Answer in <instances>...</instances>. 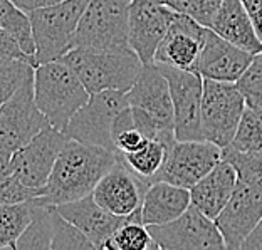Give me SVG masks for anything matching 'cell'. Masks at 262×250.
Listing matches in <instances>:
<instances>
[{
    "mask_svg": "<svg viewBox=\"0 0 262 250\" xmlns=\"http://www.w3.org/2000/svg\"><path fill=\"white\" fill-rule=\"evenodd\" d=\"M0 29L9 32L29 56L35 59V39L29 12L12 0H0Z\"/></svg>",
    "mask_w": 262,
    "mask_h": 250,
    "instance_id": "cell-25",
    "label": "cell"
},
{
    "mask_svg": "<svg viewBox=\"0 0 262 250\" xmlns=\"http://www.w3.org/2000/svg\"><path fill=\"white\" fill-rule=\"evenodd\" d=\"M207 29L190 15L178 12L162 44L158 46L155 64L193 71L205 42Z\"/></svg>",
    "mask_w": 262,
    "mask_h": 250,
    "instance_id": "cell-18",
    "label": "cell"
},
{
    "mask_svg": "<svg viewBox=\"0 0 262 250\" xmlns=\"http://www.w3.org/2000/svg\"><path fill=\"white\" fill-rule=\"evenodd\" d=\"M66 64L76 71L91 94L103 91L128 93L143 73L145 64L131 49H71Z\"/></svg>",
    "mask_w": 262,
    "mask_h": 250,
    "instance_id": "cell-2",
    "label": "cell"
},
{
    "mask_svg": "<svg viewBox=\"0 0 262 250\" xmlns=\"http://www.w3.org/2000/svg\"><path fill=\"white\" fill-rule=\"evenodd\" d=\"M237 86L249 108L262 111V52L255 54L251 65L237 81Z\"/></svg>",
    "mask_w": 262,
    "mask_h": 250,
    "instance_id": "cell-33",
    "label": "cell"
},
{
    "mask_svg": "<svg viewBox=\"0 0 262 250\" xmlns=\"http://www.w3.org/2000/svg\"><path fill=\"white\" fill-rule=\"evenodd\" d=\"M35 73V67L24 59H0V103H5L15 94L29 77Z\"/></svg>",
    "mask_w": 262,
    "mask_h": 250,
    "instance_id": "cell-31",
    "label": "cell"
},
{
    "mask_svg": "<svg viewBox=\"0 0 262 250\" xmlns=\"http://www.w3.org/2000/svg\"><path fill=\"white\" fill-rule=\"evenodd\" d=\"M133 0H89L71 49L129 47V10Z\"/></svg>",
    "mask_w": 262,
    "mask_h": 250,
    "instance_id": "cell-6",
    "label": "cell"
},
{
    "mask_svg": "<svg viewBox=\"0 0 262 250\" xmlns=\"http://www.w3.org/2000/svg\"><path fill=\"white\" fill-rule=\"evenodd\" d=\"M157 2H162V4H165V5H168V7H171L173 10L180 12L182 5L185 4L187 0H157Z\"/></svg>",
    "mask_w": 262,
    "mask_h": 250,
    "instance_id": "cell-39",
    "label": "cell"
},
{
    "mask_svg": "<svg viewBox=\"0 0 262 250\" xmlns=\"http://www.w3.org/2000/svg\"><path fill=\"white\" fill-rule=\"evenodd\" d=\"M178 12L157 0H133L129 10V47L145 65L155 64V54Z\"/></svg>",
    "mask_w": 262,
    "mask_h": 250,
    "instance_id": "cell-15",
    "label": "cell"
},
{
    "mask_svg": "<svg viewBox=\"0 0 262 250\" xmlns=\"http://www.w3.org/2000/svg\"><path fill=\"white\" fill-rule=\"evenodd\" d=\"M192 205L190 188L157 180L148 187L141 205V220L145 225H163L183 215Z\"/></svg>",
    "mask_w": 262,
    "mask_h": 250,
    "instance_id": "cell-21",
    "label": "cell"
},
{
    "mask_svg": "<svg viewBox=\"0 0 262 250\" xmlns=\"http://www.w3.org/2000/svg\"><path fill=\"white\" fill-rule=\"evenodd\" d=\"M34 74L0 108V171L7 168L12 154L51 126L35 103Z\"/></svg>",
    "mask_w": 262,
    "mask_h": 250,
    "instance_id": "cell-5",
    "label": "cell"
},
{
    "mask_svg": "<svg viewBox=\"0 0 262 250\" xmlns=\"http://www.w3.org/2000/svg\"><path fill=\"white\" fill-rule=\"evenodd\" d=\"M155 242L163 250H205L227 248L215 220L190 205L178 218L163 225H150Z\"/></svg>",
    "mask_w": 262,
    "mask_h": 250,
    "instance_id": "cell-12",
    "label": "cell"
},
{
    "mask_svg": "<svg viewBox=\"0 0 262 250\" xmlns=\"http://www.w3.org/2000/svg\"><path fill=\"white\" fill-rule=\"evenodd\" d=\"M118 156V151L69 138L54 165L44 195L37 201L57 207L93 195L101 178L113 168Z\"/></svg>",
    "mask_w": 262,
    "mask_h": 250,
    "instance_id": "cell-1",
    "label": "cell"
},
{
    "mask_svg": "<svg viewBox=\"0 0 262 250\" xmlns=\"http://www.w3.org/2000/svg\"><path fill=\"white\" fill-rule=\"evenodd\" d=\"M56 208L64 218H68L71 223H74L77 229L84 232L98 250H104L106 243L128 220V217L115 215L103 208L94 200L93 195H88L81 200L61 203Z\"/></svg>",
    "mask_w": 262,
    "mask_h": 250,
    "instance_id": "cell-19",
    "label": "cell"
},
{
    "mask_svg": "<svg viewBox=\"0 0 262 250\" xmlns=\"http://www.w3.org/2000/svg\"><path fill=\"white\" fill-rule=\"evenodd\" d=\"M68 140L64 131L54 126L46 128L31 143L12 154L7 168L0 171V178L14 175L29 187L44 188Z\"/></svg>",
    "mask_w": 262,
    "mask_h": 250,
    "instance_id": "cell-10",
    "label": "cell"
},
{
    "mask_svg": "<svg viewBox=\"0 0 262 250\" xmlns=\"http://www.w3.org/2000/svg\"><path fill=\"white\" fill-rule=\"evenodd\" d=\"M124 91H103L91 94L88 103L74 115L64 129L68 138L116 151L113 129L121 111L128 108Z\"/></svg>",
    "mask_w": 262,
    "mask_h": 250,
    "instance_id": "cell-9",
    "label": "cell"
},
{
    "mask_svg": "<svg viewBox=\"0 0 262 250\" xmlns=\"http://www.w3.org/2000/svg\"><path fill=\"white\" fill-rule=\"evenodd\" d=\"M242 4L247 9L255 27V32H257L259 39L262 40V0H242Z\"/></svg>",
    "mask_w": 262,
    "mask_h": 250,
    "instance_id": "cell-36",
    "label": "cell"
},
{
    "mask_svg": "<svg viewBox=\"0 0 262 250\" xmlns=\"http://www.w3.org/2000/svg\"><path fill=\"white\" fill-rule=\"evenodd\" d=\"M168 151L170 148L165 143L157 140H148L145 143V146H141L138 151L123 154V158L136 173L146 178V180L153 181V178L163 168L166 156H168Z\"/></svg>",
    "mask_w": 262,
    "mask_h": 250,
    "instance_id": "cell-27",
    "label": "cell"
},
{
    "mask_svg": "<svg viewBox=\"0 0 262 250\" xmlns=\"http://www.w3.org/2000/svg\"><path fill=\"white\" fill-rule=\"evenodd\" d=\"M54 205L39 203L34 200V217L31 225L20 235L17 242V250H52L54 225H52Z\"/></svg>",
    "mask_w": 262,
    "mask_h": 250,
    "instance_id": "cell-24",
    "label": "cell"
},
{
    "mask_svg": "<svg viewBox=\"0 0 262 250\" xmlns=\"http://www.w3.org/2000/svg\"><path fill=\"white\" fill-rule=\"evenodd\" d=\"M224 160V148L208 140L175 141L163 168L153 181L165 180L173 185L192 188Z\"/></svg>",
    "mask_w": 262,
    "mask_h": 250,
    "instance_id": "cell-11",
    "label": "cell"
},
{
    "mask_svg": "<svg viewBox=\"0 0 262 250\" xmlns=\"http://www.w3.org/2000/svg\"><path fill=\"white\" fill-rule=\"evenodd\" d=\"M44 188H32L22 183L14 175L0 178V201L2 203H22L40 198L44 195Z\"/></svg>",
    "mask_w": 262,
    "mask_h": 250,
    "instance_id": "cell-34",
    "label": "cell"
},
{
    "mask_svg": "<svg viewBox=\"0 0 262 250\" xmlns=\"http://www.w3.org/2000/svg\"><path fill=\"white\" fill-rule=\"evenodd\" d=\"M224 160L235 166L239 181L249 183L262 190V154H249L237 151L235 148H224Z\"/></svg>",
    "mask_w": 262,
    "mask_h": 250,
    "instance_id": "cell-32",
    "label": "cell"
},
{
    "mask_svg": "<svg viewBox=\"0 0 262 250\" xmlns=\"http://www.w3.org/2000/svg\"><path fill=\"white\" fill-rule=\"evenodd\" d=\"M113 141H115L116 151L121 154L138 151L148 141L146 134L136 126L129 106L124 111H121V115L118 116V120L115 123V129H113Z\"/></svg>",
    "mask_w": 262,
    "mask_h": 250,
    "instance_id": "cell-30",
    "label": "cell"
},
{
    "mask_svg": "<svg viewBox=\"0 0 262 250\" xmlns=\"http://www.w3.org/2000/svg\"><path fill=\"white\" fill-rule=\"evenodd\" d=\"M247 103L237 82L204 79L202 136L220 148L234 141Z\"/></svg>",
    "mask_w": 262,
    "mask_h": 250,
    "instance_id": "cell-8",
    "label": "cell"
},
{
    "mask_svg": "<svg viewBox=\"0 0 262 250\" xmlns=\"http://www.w3.org/2000/svg\"><path fill=\"white\" fill-rule=\"evenodd\" d=\"M237 183H239V175L235 166L227 160H222L210 173L190 188L192 205L208 218L215 220L232 198Z\"/></svg>",
    "mask_w": 262,
    "mask_h": 250,
    "instance_id": "cell-20",
    "label": "cell"
},
{
    "mask_svg": "<svg viewBox=\"0 0 262 250\" xmlns=\"http://www.w3.org/2000/svg\"><path fill=\"white\" fill-rule=\"evenodd\" d=\"M150 185L151 181L136 173L120 153L113 168L94 188L93 196L108 212L120 217H129L141 208Z\"/></svg>",
    "mask_w": 262,
    "mask_h": 250,
    "instance_id": "cell-14",
    "label": "cell"
},
{
    "mask_svg": "<svg viewBox=\"0 0 262 250\" xmlns=\"http://www.w3.org/2000/svg\"><path fill=\"white\" fill-rule=\"evenodd\" d=\"M224 0H187L182 5L180 14H187L204 27L210 29L213 19H215L219 9L222 7Z\"/></svg>",
    "mask_w": 262,
    "mask_h": 250,
    "instance_id": "cell-35",
    "label": "cell"
},
{
    "mask_svg": "<svg viewBox=\"0 0 262 250\" xmlns=\"http://www.w3.org/2000/svg\"><path fill=\"white\" fill-rule=\"evenodd\" d=\"M210 29L244 51L252 54L262 52V40L255 32L251 15L244 7L242 0H224Z\"/></svg>",
    "mask_w": 262,
    "mask_h": 250,
    "instance_id": "cell-22",
    "label": "cell"
},
{
    "mask_svg": "<svg viewBox=\"0 0 262 250\" xmlns=\"http://www.w3.org/2000/svg\"><path fill=\"white\" fill-rule=\"evenodd\" d=\"M160 248L155 242L148 225L141 220V208L129 215L113 239L104 245V250H153Z\"/></svg>",
    "mask_w": 262,
    "mask_h": 250,
    "instance_id": "cell-26",
    "label": "cell"
},
{
    "mask_svg": "<svg viewBox=\"0 0 262 250\" xmlns=\"http://www.w3.org/2000/svg\"><path fill=\"white\" fill-rule=\"evenodd\" d=\"M135 123L148 140H157L171 148L177 141L173 99L168 79L157 64L143 67L135 86L126 93Z\"/></svg>",
    "mask_w": 262,
    "mask_h": 250,
    "instance_id": "cell-3",
    "label": "cell"
},
{
    "mask_svg": "<svg viewBox=\"0 0 262 250\" xmlns=\"http://www.w3.org/2000/svg\"><path fill=\"white\" fill-rule=\"evenodd\" d=\"M52 225H54V239H52V250H86L96 248L93 240L79 230L68 218H64L54 207L52 213Z\"/></svg>",
    "mask_w": 262,
    "mask_h": 250,
    "instance_id": "cell-29",
    "label": "cell"
},
{
    "mask_svg": "<svg viewBox=\"0 0 262 250\" xmlns=\"http://www.w3.org/2000/svg\"><path fill=\"white\" fill-rule=\"evenodd\" d=\"M89 0H64L29 12L35 39V62L44 64L64 57L71 51L76 29Z\"/></svg>",
    "mask_w": 262,
    "mask_h": 250,
    "instance_id": "cell-7",
    "label": "cell"
},
{
    "mask_svg": "<svg viewBox=\"0 0 262 250\" xmlns=\"http://www.w3.org/2000/svg\"><path fill=\"white\" fill-rule=\"evenodd\" d=\"M255 54L229 42L212 29H207L205 42L193 71L204 79L237 82L254 61Z\"/></svg>",
    "mask_w": 262,
    "mask_h": 250,
    "instance_id": "cell-17",
    "label": "cell"
},
{
    "mask_svg": "<svg viewBox=\"0 0 262 250\" xmlns=\"http://www.w3.org/2000/svg\"><path fill=\"white\" fill-rule=\"evenodd\" d=\"M229 146L249 154H262V111L246 108L234 141Z\"/></svg>",
    "mask_w": 262,
    "mask_h": 250,
    "instance_id": "cell-28",
    "label": "cell"
},
{
    "mask_svg": "<svg viewBox=\"0 0 262 250\" xmlns=\"http://www.w3.org/2000/svg\"><path fill=\"white\" fill-rule=\"evenodd\" d=\"M262 220V190L239 181L229 203L215 218L227 248H242V243Z\"/></svg>",
    "mask_w": 262,
    "mask_h": 250,
    "instance_id": "cell-16",
    "label": "cell"
},
{
    "mask_svg": "<svg viewBox=\"0 0 262 250\" xmlns=\"http://www.w3.org/2000/svg\"><path fill=\"white\" fill-rule=\"evenodd\" d=\"M158 67L162 69L170 84L177 140H204L202 136L204 77L190 69H178L171 67V65H158Z\"/></svg>",
    "mask_w": 262,
    "mask_h": 250,
    "instance_id": "cell-13",
    "label": "cell"
},
{
    "mask_svg": "<svg viewBox=\"0 0 262 250\" xmlns=\"http://www.w3.org/2000/svg\"><path fill=\"white\" fill-rule=\"evenodd\" d=\"M244 250H262V220L259 222L254 232L247 237L246 242L242 243Z\"/></svg>",
    "mask_w": 262,
    "mask_h": 250,
    "instance_id": "cell-38",
    "label": "cell"
},
{
    "mask_svg": "<svg viewBox=\"0 0 262 250\" xmlns=\"http://www.w3.org/2000/svg\"><path fill=\"white\" fill-rule=\"evenodd\" d=\"M15 5H19L20 9L26 12H32L35 9H42V7H49V5H56L61 4L64 0H12Z\"/></svg>",
    "mask_w": 262,
    "mask_h": 250,
    "instance_id": "cell-37",
    "label": "cell"
},
{
    "mask_svg": "<svg viewBox=\"0 0 262 250\" xmlns=\"http://www.w3.org/2000/svg\"><path fill=\"white\" fill-rule=\"evenodd\" d=\"M34 217V200L0 207V248L17 250V242Z\"/></svg>",
    "mask_w": 262,
    "mask_h": 250,
    "instance_id": "cell-23",
    "label": "cell"
},
{
    "mask_svg": "<svg viewBox=\"0 0 262 250\" xmlns=\"http://www.w3.org/2000/svg\"><path fill=\"white\" fill-rule=\"evenodd\" d=\"M35 103L51 126L64 131L74 115L84 106L91 93L76 71L62 59L39 64L34 74Z\"/></svg>",
    "mask_w": 262,
    "mask_h": 250,
    "instance_id": "cell-4",
    "label": "cell"
}]
</instances>
